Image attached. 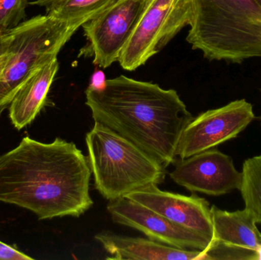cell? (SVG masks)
Instances as JSON below:
<instances>
[{
	"instance_id": "obj_1",
	"label": "cell",
	"mask_w": 261,
	"mask_h": 260,
	"mask_svg": "<svg viewBox=\"0 0 261 260\" xmlns=\"http://www.w3.org/2000/svg\"><path fill=\"white\" fill-rule=\"evenodd\" d=\"M91 175L88 158L73 142L24 137L0 156V201L30 210L40 220L80 217L93 206Z\"/></svg>"
},
{
	"instance_id": "obj_2",
	"label": "cell",
	"mask_w": 261,
	"mask_h": 260,
	"mask_svg": "<svg viewBox=\"0 0 261 260\" xmlns=\"http://www.w3.org/2000/svg\"><path fill=\"white\" fill-rule=\"evenodd\" d=\"M86 105L99 122L136 145L167 169L176 160L182 131L193 119L174 90L121 76L90 85Z\"/></svg>"
},
{
	"instance_id": "obj_3",
	"label": "cell",
	"mask_w": 261,
	"mask_h": 260,
	"mask_svg": "<svg viewBox=\"0 0 261 260\" xmlns=\"http://www.w3.org/2000/svg\"><path fill=\"white\" fill-rule=\"evenodd\" d=\"M187 41L210 61L261 58V8L254 0H192Z\"/></svg>"
},
{
	"instance_id": "obj_4",
	"label": "cell",
	"mask_w": 261,
	"mask_h": 260,
	"mask_svg": "<svg viewBox=\"0 0 261 260\" xmlns=\"http://www.w3.org/2000/svg\"><path fill=\"white\" fill-rule=\"evenodd\" d=\"M95 186L114 201L165 180V168L147 153L99 122L86 136Z\"/></svg>"
},
{
	"instance_id": "obj_5",
	"label": "cell",
	"mask_w": 261,
	"mask_h": 260,
	"mask_svg": "<svg viewBox=\"0 0 261 260\" xmlns=\"http://www.w3.org/2000/svg\"><path fill=\"white\" fill-rule=\"evenodd\" d=\"M82 25L38 15L6 32L9 60L0 79V117L24 82L38 69L58 58L61 48Z\"/></svg>"
},
{
	"instance_id": "obj_6",
	"label": "cell",
	"mask_w": 261,
	"mask_h": 260,
	"mask_svg": "<svg viewBox=\"0 0 261 260\" xmlns=\"http://www.w3.org/2000/svg\"><path fill=\"white\" fill-rule=\"evenodd\" d=\"M192 0H150L118 62L133 71L159 53L193 21Z\"/></svg>"
},
{
	"instance_id": "obj_7",
	"label": "cell",
	"mask_w": 261,
	"mask_h": 260,
	"mask_svg": "<svg viewBox=\"0 0 261 260\" xmlns=\"http://www.w3.org/2000/svg\"><path fill=\"white\" fill-rule=\"evenodd\" d=\"M149 1L119 0L84 23L81 27L88 44L83 54L93 56V64L102 69L118 62Z\"/></svg>"
},
{
	"instance_id": "obj_8",
	"label": "cell",
	"mask_w": 261,
	"mask_h": 260,
	"mask_svg": "<svg viewBox=\"0 0 261 260\" xmlns=\"http://www.w3.org/2000/svg\"><path fill=\"white\" fill-rule=\"evenodd\" d=\"M254 118L252 105L245 99L201 113L184 128L176 157L188 158L236 138Z\"/></svg>"
},
{
	"instance_id": "obj_9",
	"label": "cell",
	"mask_w": 261,
	"mask_h": 260,
	"mask_svg": "<svg viewBox=\"0 0 261 260\" xmlns=\"http://www.w3.org/2000/svg\"><path fill=\"white\" fill-rule=\"evenodd\" d=\"M170 178L193 192L219 196L240 189L242 174L236 169L232 159L212 148L174 162Z\"/></svg>"
},
{
	"instance_id": "obj_10",
	"label": "cell",
	"mask_w": 261,
	"mask_h": 260,
	"mask_svg": "<svg viewBox=\"0 0 261 260\" xmlns=\"http://www.w3.org/2000/svg\"><path fill=\"white\" fill-rule=\"evenodd\" d=\"M211 214L213 239L202 260H259L261 233L249 211L231 212L213 206Z\"/></svg>"
},
{
	"instance_id": "obj_11",
	"label": "cell",
	"mask_w": 261,
	"mask_h": 260,
	"mask_svg": "<svg viewBox=\"0 0 261 260\" xmlns=\"http://www.w3.org/2000/svg\"><path fill=\"white\" fill-rule=\"evenodd\" d=\"M107 210L114 222L141 232L152 241L180 250L205 251L211 243L198 234L123 197L110 201Z\"/></svg>"
},
{
	"instance_id": "obj_12",
	"label": "cell",
	"mask_w": 261,
	"mask_h": 260,
	"mask_svg": "<svg viewBox=\"0 0 261 260\" xmlns=\"http://www.w3.org/2000/svg\"><path fill=\"white\" fill-rule=\"evenodd\" d=\"M126 198L162 215L212 243L213 224L210 203L196 194L186 196L161 190L150 185L127 195Z\"/></svg>"
},
{
	"instance_id": "obj_13",
	"label": "cell",
	"mask_w": 261,
	"mask_h": 260,
	"mask_svg": "<svg viewBox=\"0 0 261 260\" xmlns=\"http://www.w3.org/2000/svg\"><path fill=\"white\" fill-rule=\"evenodd\" d=\"M95 239L116 260H202L199 250H180L150 239L122 236L110 232L98 234Z\"/></svg>"
},
{
	"instance_id": "obj_14",
	"label": "cell",
	"mask_w": 261,
	"mask_h": 260,
	"mask_svg": "<svg viewBox=\"0 0 261 260\" xmlns=\"http://www.w3.org/2000/svg\"><path fill=\"white\" fill-rule=\"evenodd\" d=\"M58 69L59 63L55 58L38 69L17 92L9 105V118L16 129H22L35 120L45 102Z\"/></svg>"
},
{
	"instance_id": "obj_15",
	"label": "cell",
	"mask_w": 261,
	"mask_h": 260,
	"mask_svg": "<svg viewBox=\"0 0 261 260\" xmlns=\"http://www.w3.org/2000/svg\"><path fill=\"white\" fill-rule=\"evenodd\" d=\"M119 0H49L46 15L62 21L84 24Z\"/></svg>"
},
{
	"instance_id": "obj_16",
	"label": "cell",
	"mask_w": 261,
	"mask_h": 260,
	"mask_svg": "<svg viewBox=\"0 0 261 260\" xmlns=\"http://www.w3.org/2000/svg\"><path fill=\"white\" fill-rule=\"evenodd\" d=\"M242 174L239 190L245 209L251 212L257 224H261V154L245 160Z\"/></svg>"
},
{
	"instance_id": "obj_17",
	"label": "cell",
	"mask_w": 261,
	"mask_h": 260,
	"mask_svg": "<svg viewBox=\"0 0 261 260\" xmlns=\"http://www.w3.org/2000/svg\"><path fill=\"white\" fill-rule=\"evenodd\" d=\"M27 0H0V32L15 28L25 18Z\"/></svg>"
},
{
	"instance_id": "obj_18",
	"label": "cell",
	"mask_w": 261,
	"mask_h": 260,
	"mask_svg": "<svg viewBox=\"0 0 261 260\" xmlns=\"http://www.w3.org/2000/svg\"><path fill=\"white\" fill-rule=\"evenodd\" d=\"M31 256L0 241V260H30Z\"/></svg>"
},
{
	"instance_id": "obj_19",
	"label": "cell",
	"mask_w": 261,
	"mask_h": 260,
	"mask_svg": "<svg viewBox=\"0 0 261 260\" xmlns=\"http://www.w3.org/2000/svg\"><path fill=\"white\" fill-rule=\"evenodd\" d=\"M9 37L7 33H1L0 32V55L6 53L9 48Z\"/></svg>"
},
{
	"instance_id": "obj_20",
	"label": "cell",
	"mask_w": 261,
	"mask_h": 260,
	"mask_svg": "<svg viewBox=\"0 0 261 260\" xmlns=\"http://www.w3.org/2000/svg\"><path fill=\"white\" fill-rule=\"evenodd\" d=\"M9 60V52L7 51L6 53L0 55V79H1L2 76H3V73H4L5 69H6V66H7Z\"/></svg>"
},
{
	"instance_id": "obj_21",
	"label": "cell",
	"mask_w": 261,
	"mask_h": 260,
	"mask_svg": "<svg viewBox=\"0 0 261 260\" xmlns=\"http://www.w3.org/2000/svg\"><path fill=\"white\" fill-rule=\"evenodd\" d=\"M47 1H49V0H37V1L31 3V4L35 5V6H43V7H44V5L47 3Z\"/></svg>"
},
{
	"instance_id": "obj_22",
	"label": "cell",
	"mask_w": 261,
	"mask_h": 260,
	"mask_svg": "<svg viewBox=\"0 0 261 260\" xmlns=\"http://www.w3.org/2000/svg\"><path fill=\"white\" fill-rule=\"evenodd\" d=\"M254 1H255L256 3H257V5L261 8V0H254Z\"/></svg>"
},
{
	"instance_id": "obj_23",
	"label": "cell",
	"mask_w": 261,
	"mask_h": 260,
	"mask_svg": "<svg viewBox=\"0 0 261 260\" xmlns=\"http://www.w3.org/2000/svg\"><path fill=\"white\" fill-rule=\"evenodd\" d=\"M259 260H261V250L259 252Z\"/></svg>"
}]
</instances>
